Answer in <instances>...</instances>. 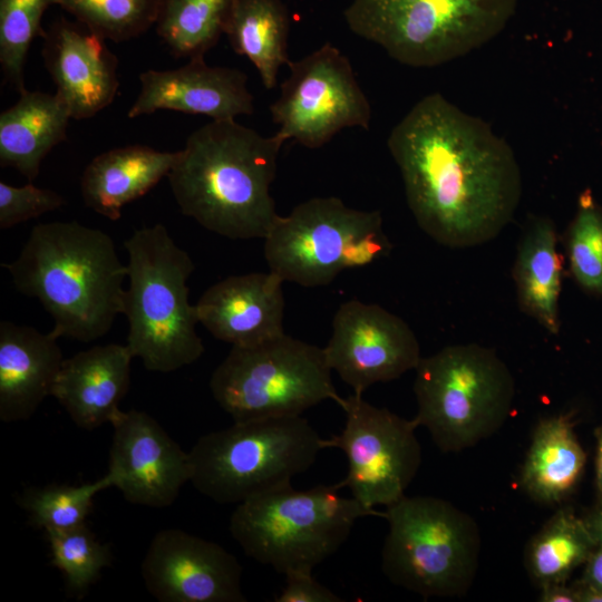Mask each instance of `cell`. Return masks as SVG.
I'll return each mask as SVG.
<instances>
[{
  "instance_id": "cell-7",
  "label": "cell",
  "mask_w": 602,
  "mask_h": 602,
  "mask_svg": "<svg viewBox=\"0 0 602 602\" xmlns=\"http://www.w3.org/2000/svg\"><path fill=\"white\" fill-rule=\"evenodd\" d=\"M415 421L444 453L474 447L498 431L515 397V380L495 350L452 344L415 369Z\"/></svg>"
},
{
  "instance_id": "cell-9",
  "label": "cell",
  "mask_w": 602,
  "mask_h": 602,
  "mask_svg": "<svg viewBox=\"0 0 602 602\" xmlns=\"http://www.w3.org/2000/svg\"><path fill=\"white\" fill-rule=\"evenodd\" d=\"M388 533L381 569L397 586L425 599L465 595L479 565L480 532L475 520L434 496H404L386 507Z\"/></svg>"
},
{
  "instance_id": "cell-14",
  "label": "cell",
  "mask_w": 602,
  "mask_h": 602,
  "mask_svg": "<svg viewBox=\"0 0 602 602\" xmlns=\"http://www.w3.org/2000/svg\"><path fill=\"white\" fill-rule=\"evenodd\" d=\"M323 349L331 370L357 395L415 370L423 358L418 339L404 319L357 299L338 308Z\"/></svg>"
},
{
  "instance_id": "cell-16",
  "label": "cell",
  "mask_w": 602,
  "mask_h": 602,
  "mask_svg": "<svg viewBox=\"0 0 602 602\" xmlns=\"http://www.w3.org/2000/svg\"><path fill=\"white\" fill-rule=\"evenodd\" d=\"M114 428L108 474L124 498L136 505L164 508L191 480L190 454L148 414L119 410Z\"/></svg>"
},
{
  "instance_id": "cell-12",
  "label": "cell",
  "mask_w": 602,
  "mask_h": 602,
  "mask_svg": "<svg viewBox=\"0 0 602 602\" xmlns=\"http://www.w3.org/2000/svg\"><path fill=\"white\" fill-rule=\"evenodd\" d=\"M279 97L270 105L275 133L307 148H320L344 128L368 130L372 111L350 60L326 42L290 61Z\"/></svg>"
},
{
  "instance_id": "cell-10",
  "label": "cell",
  "mask_w": 602,
  "mask_h": 602,
  "mask_svg": "<svg viewBox=\"0 0 602 602\" xmlns=\"http://www.w3.org/2000/svg\"><path fill=\"white\" fill-rule=\"evenodd\" d=\"M392 244L377 210H357L336 196L312 197L279 215L264 237L269 271L305 288L387 256Z\"/></svg>"
},
{
  "instance_id": "cell-24",
  "label": "cell",
  "mask_w": 602,
  "mask_h": 602,
  "mask_svg": "<svg viewBox=\"0 0 602 602\" xmlns=\"http://www.w3.org/2000/svg\"><path fill=\"white\" fill-rule=\"evenodd\" d=\"M585 460L571 415L544 417L533 430L521 470V486L535 502L560 504L575 488Z\"/></svg>"
},
{
  "instance_id": "cell-1",
  "label": "cell",
  "mask_w": 602,
  "mask_h": 602,
  "mask_svg": "<svg viewBox=\"0 0 602 602\" xmlns=\"http://www.w3.org/2000/svg\"><path fill=\"white\" fill-rule=\"evenodd\" d=\"M387 147L418 226L450 249L482 245L513 220L522 175L509 144L439 93L392 127Z\"/></svg>"
},
{
  "instance_id": "cell-5",
  "label": "cell",
  "mask_w": 602,
  "mask_h": 602,
  "mask_svg": "<svg viewBox=\"0 0 602 602\" xmlns=\"http://www.w3.org/2000/svg\"><path fill=\"white\" fill-rule=\"evenodd\" d=\"M336 485L309 489L291 486L239 503L230 532L245 555L278 573H312L347 541L357 520L381 516Z\"/></svg>"
},
{
  "instance_id": "cell-20",
  "label": "cell",
  "mask_w": 602,
  "mask_h": 602,
  "mask_svg": "<svg viewBox=\"0 0 602 602\" xmlns=\"http://www.w3.org/2000/svg\"><path fill=\"white\" fill-rule=\"evenodd\" d=\"M133 355L126 344L94 346L65 359L51 396L80 428L110 423L130 385Z\"/></svg>"
},
{
  "instance_id": "cell-21",
  "label": "cell",
  "mask_w": 602,
  "mask_h": 602,
  "mask_svg": "<svg viewBox=\"0 0 602 602\" xmlns=\"http://www.w3.org/2000/svg\"><path fill=\"white\" fill-rule=\"evenodd\" d=\"M51 332L29 326L0 322V419H29L51 395L64 362Z\"/></svg>"
},
{
  "instance_id": "cell-26",
  "label": "cell",
  "mask_w": 602,
  "mask_h": 602,
  "mask_svg": "<svg viewBox=\"0 0 602 602\" xmlns=\"http://www.w3.org/2000/svg\"><path fill=\"white\" fill-rule=\"evenodd\" d=\"M289 12L282 0H235L225 29L232 49L256 68L262 85L272 89L289 65Z\"/></svg>"
},
{
  "instance_id": "cell-32",
  "label": "cell",
  "mask_w": 602,
  "mask_h": 602,
  "mask_svg": "<svg viewBox=\"0 0 602 602\" xmlns=\"http://www.w3.org/2000/svg\"><path fill=\"white\" fill-rule=\"evenodd\" d=\"M569 268L586 293L602 297V206L590 191L581 193L565 234Z\"/></svg>"
},
{
  "instance_id": "cell-4",
  "label": "cell",
  "mask_w": 602,
  "mask_h": 602,
  "mask_svg": "<svg viewBox=\"0 0 602 602\" xmlns=\"http://www.w3.org/2000/svg\"><path fill=\"white\" fill-rule=\"evenodd\" d=\"M124 245L128 287L123 314L130 353L155 372H172L195 362L204 353V344L196 331V305L188 300L192 258L163 224L136 230Z\"/></svg>"
},
{
  "instance_id": "cell-38",
  "label": "cell",
  "mask_w": 602,
  "mask_h": 602,
  "mask_svg": "<svg viewBox=\"0 0 602 602\" xmlns=\"http://www.w3.org/2000/svg\"><path fill=\"white\" fill-rule=\"evenodd\" d=\"M583 518L596 545H602V504H598L596 507Z\"/></svg>"
},
{
  "instance_id": "cell-8",
  "label": "cell",
  "mask_w": 602,
  "mask_h": 602,
  "mask_svg": "<svg viewBox=\"0 0 602 602\" xmlns=\"http://www.w3.org/2000/svg\"><path fill=\"white\" fill-rule=\"evenodd\" d=\"M518 0H350L343 17L356 36L414 68L447 64L497 37Z\"/></svg>"
},
{
  "instance_id": "cell-39",
  "label": "cell",
  "mask_w": 602,
  "mask_h": 602,
  "mask_svg": "<svg viewBox=\"0 0 602 602\" xmlns=\"http://www.w3.org/2000/svg\"><path fill=\"white\" fill-rule=\"evenodd\" d=\"M595 487L598 504H602V425L596 430Z\"/></svg>"
},
{
  "instance_id": "cell-13",
  "label": "cell",
  "mask_w": 602,
  "mask_h": 602,
  "mask_svg": "<svg viewBox=\"0 0 602 602\" xmlns=\"http://www.w3.org/2000/svg\"><path fill=\"white\" fill-rule=\"evenodd\" d=\"M346 415L342 431L327 439L348 459V474L336 486L348 487L365 508L388 507L406 494L421 464V447L415 419L366 401L362 395L342 398Z\"/></svg>"
},
{
  "instance_id": "cell-29",
  "label": "cell",
  "mask_w": 602,
  "mask_h": 602,
  "mask_svg": "<svg viewBox=\"0 0 602 602\" xmlns=\"http://www.w3.org/2000/svg\"><path fill=\"white\" fill-rule=\"evenodd\" d=\"M110 486L113 477L80 486L50 484L30 487L19 498L21 507L29 513L30 522L48 531H67L85 524L93 508L94 496Z\"/></svg>"
},
{
  "instance_id": "cell-25",
  "label": "cell",
  "mask_w": 602,
  "mask_h": 602,
  "mask_svg": "<svg viewBox=\"0 0 602 602\" xmlns=\"http://www.w3.org/2000/svg\"><path fill=\"white\" fill-rule=\"evenodd\" d=\"M556 243L554 222L547 216H531L518 242L513 269L520 309L552 334L560 331L562 289V262Z\"/></svg>"
},
{
  "instance_id": "cell-17",
  "label": "cell",
  "mask_w": 602,
  "mask_h": 602,
  "mask_svg": "<svg viewBox=\"0 0 602 602\" xmlns=\"http://www.w3.org/2000/svg\"><path fill=\"white\" fill-rule=\"evenodd\" d=\"M42 39L45 67L71 118H91L114 101L119 88L118 59L104 38L77 20L59 17Z\"/></svg>"
},
{
  "instance_id": "cell-15",
  "label": "cell",
  "mask_w": 602,
  "mask_h": 602,
  "mask_svg": "<svg viewBox=\"0 0 602 602\" xmlns=\"http://www.w3.org/2000/svg\"><path fill=\"white\" fill-rule=\"evenodd\" d=\"M146 590L161 602H245L242 566L220 544L178 528L155 534L142 563Z\"/></svg>"
},
{
  "instance_id": "cell-27",
  "label": "cell",
  "mask_w": 602,
  "mask_h": 602,
  "mask_svg": "<svg viewBox=\"0 0 602 602\" xmlns=\"http://www.w3.org/2000/svg\"><path fill=\"white\" fill-rule=\"evenodd\" d=\"M595 546L584 518L570 508L559 509L527 543L524 565L538 588L565 583Z\"/></svg>"
},
{
  "instance_id": "cell-40",
  "label": "cell",
  "mask_w": 602,
  "mask_h": 602,
  "mask_svg": "<svg viewBox=\"0 0 602 602\" xmlns=\"http://www.w3.org/2000/svg\"><path fill=\"white\" fill-rule=\"evenodd\" d=\"M579 589L580 602H602V590H594L581 584H576Z\"/></svg>"
},
{
  "instance_id": "cell-36",
  "label": "cell",
  "mask_w": 602,
  "mask_h": 602,
  "mask_svg": "<svg viewBox=\"0 0 602 602\" xmlns=\"http://www.w3.org/2000/svg\"><path fill=\"white\" fill-rule=\"evenodd\" d=\"M584 564V572L579 584L602 590V545L595 546Z\"/></svg>"
},
{
  "instance_id": "cell-31",
  "label": "cell",
  "mask_w": 602,
  "mask_h": 602,
  "mask_svg": "<svg viewBox=\"0 0 602 602\" xmlns=\"http://www.w3.org/2000/svg\"><path fill=\"white\" fill-rule=\"evenodd\" d=\"M54 0H0V65L6 84L19 94L26 90L28 50L43 35L41 20Z\"/></svg>"
},
{
  "instance_id": "cell-30",
  "label": "cell",
  "mask_w": 602,
  "mask_h": 602,
  "mask_svg": "<svg viewBox=\"0 0 602 602\" xmlns=\"http://www.w3.org/2000/svg\"><path fill=\"white\" fill-rule=\"evenodd\" d=\"M105 40L122 42L145 33L156 22L159 0H54Z\"/></svg>"
},
{
  "instance_id": "cell-23",
  "label": "cell",
  "mask_w": 602,
  "mask_h": 602,
  "mask_svg": "<svg viewBox=\"0 0 602 602\" xmlns=\"http://www.w3.org/2000/svg\"><path fill=\"white\" fill-rule=\"evenodd\" d=\"M71 119L66 104L40 90L20 94L0 114V165L17 169L29 182L37 178L48 153L67 139Z\"/></svg>"
},
{
  "instance_id": "cell-28",
  "label": "cell",
  "mask_w": 602,
  "mask_h": 602,
  "mask_svg": "<svg viewBox=\"0 0 602 602\" xmlns=\"http://www.w3.org/2000/svg\"><path fill=\"white\" fill-rule=\"evenodd\" d=\"M235 0H159L156 32L176 58H197L225 29Z\"/></svg>"
},
{
  "instance_id": "cell-34",
  "label": "cell",
  "mask_w": 602,
  "mask_h": 602,
  "mask_svg": "<svg viewBox=\"0 0 602 602\" xmlns=\"http://www.w3.org/2000/svg\"><path fill=\"white\" fill-rule=\"evenodd\" d=\"M65 198L49 188L35 186L31 182L13 186L0 182V229L8 230L28 220L55 211L65 205Z\"/></svg>"
},
{
  "instance_id": "cell-3",
  "label": "cell",
  "mask_w": 602,
  "mask_h": 602,
  "mask_svg": "<svg viewBox=\"0 0 602 602\" xmlns=\"http://www.w3.org/2000/svg\"><path fill=\"white\" fill-rule=\"evenodd\" d=\"M2 266L14 288L52 318L57 338L91 342L123 313L127 265L99 229L76 221L39 223L17 259Z\"/></svg>"
},
{
  "instance_id": "cell-18",
  "label": "cell",
  "mask_w": 602,
  "mask_h": 602,
  "mask_svg": "<svg viewBox=\"0 0 602 602\" xmlns=\"http://www.w3.org/2000/svg\"><path fill=\"white\" fill-rule=\"evenodd\" d=\"M138 79L140 89L127 111L129 118L174 110L232 120L254 111L247 76L236 68L210 66L204 57L188 59L176 69L146 70Z\"/></svg>"
},
{
  "instance_id": "cell-33",
  "label": "cell",
  "mask_w": 602,
  "mask_h": 602,
  "mask_svg": "<svg viewBox=\"0 0 602 602\" xmlns=\"http://www.w3.org/2000/svg\"><path fill=\"white\" fill-rule=\"evenodd\" d=\"M50 564L59 569L69 591L82 595L111 562L109 545L100 543L84 524L67 531L46 532Z\"/></svg>"
},
{
  "instance_id": "cell-37",
  "label": "cell",
  "mask_w": 602,
  "mask_h": 602,
  "mask_svg": "<svg viewBox=\"0 0 602 602\" xmlns=\"http://www.w3.org/2000/svg\"><path fill=\"white\" fill-rule=\"evenodd\" d=\"M538 601L542 602H580L577 585L552 583L540 588Z\"/></svg>"
},
{
  "instance_id": "cell-35",
  "label": "cell",
  "mask_w": 602,
  "mask_h": 602,
  "mask_svg": "<svg viewBox=\"0 0 602 602\" xmlns=\"http://www.w3.org/2000/svg\"><path fill=\"white\" fill-rule=\"evenodd\" d=\"M276 602H339L342 599L318 582L312 573L285 575V586L274 599Z\"/></svg>"
},
{
  "instance_id": "cell-2",
  "label": "cell",
  "mask_w": 602,
  "mask_h": 602,
  "mask_svg": "<svg viewBox=\"0 0 602 602\" xmlns=\"http://www.w3.org/2000/svg\"><path fill=\"white\" fill-rule=\"evenodd\" d=\"M283 143L235 119L195 129L167 175L181 212L224 237L264 240L279 217L270 188Z\"/></svg>"
},
{
  "instance_id": "cell-6",
  "label": "cell",
  "mask_w": 602,
  "mask_h": 602,
  "mask_svg": "<svg viewBox=\"0 0 602 602\" xmlns=\"http://www.w3.org/2000/svg\"><path fill=\"white\" fill-rule=\"evenodd\" d=\"M324 448L327 439L302 416L234 421L194 444L190 482L216 503L239 504L291 486Z\"/></svg>"
},
{
  "instance_id": "cell-19",
  "label": "cell",
  "mask_w": 602,
  "mask_h": 602,
  "mask_svg": "<svg viewBox=\"0 0 602 602\" xmlns=\"http://www.w3.org/2000/svg\"><path fill=\"white\" fill-rule=\"evenodd\" d=\"M284 281L274 272L227 276L195 303L198 322L232 347L251 346L284 333Z\"/></svg>"
},
{
  "instance_id": "cell-22",
  "label": "cell",
  "mask_w": 602,
  "mask_h": 602,
  "mask_svg": "<svg viewBox=\"0 0 602 602\" xmlns=\"http://www.w3.org/2000/svg\"><path fill=\"white\" fill-rule=\"evenodd\" d=\"M178 156L146 145L111 148L84 169L80 191L86 206L110 221L128 203L142 197L167 176Z\"/></svg>"
},
{
  "instance_id": "cell-11",
  "label": "cell",
  "mask_w": 602,
  "mask_h": 602,
  "mask_svg": "<svg viewBox=\"0 0 602 602\" xmlns=\"http://www.w3.org/2000/svg\"><path fill=\"white\" fill-rule=\"evenodd\" d=\"M331 372L323 348L282 333L232 347L210 389L233 421L301 416L328 399L340 404Z\"/></svg>"
}]
</instances>
